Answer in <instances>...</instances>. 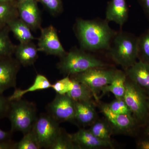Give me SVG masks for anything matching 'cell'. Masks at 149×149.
<instances>
[{"mask_svg": "<svg viewBox=\"0 0 149 149\" xmlns=\"http://www.w3.org/2000/svg\"><path fill=\"white\" fill-rule=\"evenodd\" d=\"M13 0H0V3L11 2Z\"/></svg>", "mask_w": 149, "mask_h": 149, "instance_id": "8d00e7d4", "label": "cell"}, {"mask_svg": "<svg viewBox=\"0 0 149 149\" xmlns=\"http://www.w3.org/2000/svg\"><path fill=\"white\" fill-rule=\"evenodd\" d=\"M71 78L72 86L67 95L74 102L93 101L92 99L94 97L90 89L85 84Z\"/></svg>", "mask_w": 149, "mask_h": 149, "instance_id": "44dd1931", "label": "cell"}, {"mask_svg": "<svg viewBox=\"0 0 149 149\" xmlns=\"http://www.w3.org/2000/svg\"><path fill=\"white\" fill-rule=\"evenodd\" d=\"M128 8L125 0H111L108 3L105 19L108 22H114L120 28L128 20Z\"/></svg>", "mask_w": 149, "mask_h": 149, "instance_id": "9a60e30c", "label": "cell"}, {"mask_svg": "<svg viewBox=\"0 0 149 149\" xmlns=\"http://www.w3.org/2000/svg\"><path fill=\"white\" fill-rule=\"evenodd\" d=\"M107 105L111 110L115 113L133 115L123 98H116Z\"/></svg>", "mask_w": 149, "mask_h": 149, "instance_id": "83f0119b", "label": "cell"}, {"mask_svg": "<svg viewBox=\"0 0 149 149\" xmlns=\"http://www.w3.org/2000/svg\"><path fill=\"white\" fill-rule=\"evenodd\" d=\"M53 14L58 13L62 9L61 0H39Z\"/></svg>", "mask_w": 149, "mask_h": 149, "instance_id": "f546056e", "label": "cell"}, {"mask_svg": "<svg viewBox=\"0 0 149 149\" xmlns=\"http://www.w3.org/2000/svg\"><path fill=\"white\" fill-rule=\"evenodd\" d=\"M145 126H146L144 131V135L149 136V121Z\"/></svg>", "mask_w": 149, "mask_h": 149, "instance_id": "d590c367", "label": "cell"}, {"mask_svg": "<svg viewBox=\"0 0 149 149\" xmlns=\"http://www.w3.org/2000/svg\"><path fill=\"white\" fill-rule=\"evenodd\" d=\"M148 100L149 106V93L148 94Z\"/></svg>", "mask_w": 149, "mask_h": 149, "instance_id": "74e56055", "label": "cell"}, {"mask_svg": "<svg viewBox=\"0 0 149 149\" xmlns=\"http://www.w3.org/2000/svg\"><path fill=\"white\" fill-rule=\"evenodd\" d=\"M17 10L10 2L0 3V28L7 24L10 20L16 17Z\"/></svg>", "mask_w": 149, "mask_h": 149, "instance_id": "4316f807", "label": "cell"}, {"mask_svg": "<svg viewBox=\"0 0 149 149\" xmlns=\"http://www.w3.org/2000/svg\"><path fill=\"white\" fill-rule=\"evenodd\" d=\"M47 110L48 114L59 123L75 120V102L67 94H56Z\"/></svg>", "mask_w": 149, "mask_h": 149, "instance_id": "ba28073f", "label": "cell"}, {"mask_svg": "<svg viewBox=\"0 0 149 149\" xmlns=\"http://www.w3.org/2000/svg\"><path fill=\"white\" fill-rule=\"evenodd\" d=\"M37 139L32 130L24 134L22 139L15 144L14 149H40Z\"/></svg>", "mask_w": 149, "mask_h": 149, "instance_id": "484cf974", "label": "cell"}, {"mask_svg": "<svg viewBox=\"0 0 149 149\" xmlns=\"http://www.w3.org/2000/svg\"><path fill=\"white\" fill-rule=\"evenodd\" d=\"M127 75L125 72L116 69L111 82L102 89L104 94L112 93L116 99L123 98L125 93V83Z\"/></svg>", "mask_w": 149, "mask_h": 149, "instance_id": "ac0fdd59", "label": "cell"}, {"mask_svg": "<svg viewBox=\"0 0 149 149\" xmlns=\"http://www.w3.org/2000/svg\"><path fill=\"white\" fill-rule=\"evenodd\" d=\"M123 99L139 126L149 121L148 94L127 77Z\"/></svg>", "mask_w": 149, "mask_h": 149, "instance_id": "5b68a950", "label": "cell"}, {"mask_svg": "<svg viewBox=\"0 0 149 149\" xmlns=\"http://www.w3.org/2000/svg\"><path fill=\"white\" fill-rule=\"evenodd\" d=\"M127 77L148 94L149 93V64L139 61L125 70Z\"/></svg>", "mask_w": 149, "mask_h": 149, "instance_id": "5bb4252c", "label": "cell"}, {"mask_svg": "<svg viewBox=\"0 0 149 149\" xmlns=\"http://www.w3.org/2000/svg\"><path fill=\"white\" fill-rule=\"evenodd\" d=\"M116 70L107 67L93 68L70 75V77L86 85L92 92L94 98L97 100L98 95L104 87L111 83Z\"/></svg>", "mask_w": 149, "mask_h": 149, "instance_id": "8992f818", "label": "cell"}, {"mask_svg": "<svg viewBox=\"0 0 149 149\" xmlns=\"http://www.w3.org/2000/svg\"><path fill=\"white\" fill-rule=\"evenodd\" d=\"M61 130L59 123L48 113L37 117L32 129L41 149H50Z\"/></svg>", "mask_w": 149, "mask_h": 149, "instance_id": "52a82bcc", "label": "cell"}, {"mask_svg": "<svg viewBox=\"0 0 149 149\" xmlns=\"http://www.w3.org/2000/svg\"><path fill=\"white\" fill-rule=\"evenodd\" d=\"M52 84L47 77L42 74H38L35 77L34 83L31 86L25 90H21L15 88L12 95L8 97L10 102L22 99L26 93L35 91L46 90L52 88Z\"/></svg>", "mask_w": 149, "mask_h": 149, "instance_id": "ffe728a7", "label": "cell"}, {"mask_svg": "<svg viewBox=\"0 0 149 149\" xmlns=\"http://www.w3.org/2000/svg\"><path fill=\"white\" fill-rule=\"evenodd\" d=\"M72 80L69 75L58 80L55 83L52 84V88L55 91L56 94L66 95L70 91L72 86Z\"/></svg>", "mask_w": 149, "mask_h": 149, "instance_id": "f1b7e54d", "label": "cell"}, {"mask_svg": "<svg viewBox=\"0 0 149 149\" xmlns=\"http://www.w3.org/2000/svg\"><path fill=\"white\" fill-rule=\"evenodd\" d=\"M13 133L11 131H6L0 129V141L11 140Z\"/></svg>", "mask_w": 149, "mask_h": 149, "instance_id": "836d02e7", "label": "cell"}, {"mask_svg": "<svg viewBox=\"0 0 149 149\" xmlns=\"http://www.w3.org/2000/svg\"><path fill=\"white\" fill-rule=\"evenodd\" d=\"M15 143L12 140L0 141V149H14Z\"/></svg>", "mask_w": 149, "mask_h": 149, "instance_id": "e575fe53", "label": "cell"}, {"mask_svg": "<svg viewBox=\"0 0 149 149\" xmlns=\"http://www.w3.org/2000/svg\"><path fill=\"white\" fill-rule=\"evenodd\" d=\"M38 50L61 58L66 54L53 26L42 29L38 43Z\"/></svg>", "mask_w": 149, "mask_h": 149, "instance_id": "30bf717a", "label": "cell"}, {"mask_svg": "<svg viewBox=\"0 0 149 149\" xmlns=\"http://www.w3.org/2000/svg\"><path fill=\"white\" fill-rule=\"evenodd\" d=\"M17 8L20 19L30 29L36 30L39 28L41 24V15L35 0L19 1Z\"/></svg>", "mask_w": 149, "mask_h": 149, "instance_id": "7c38bea8", "label": "cell"}, {"mask_svg": "<svg viewBox=\"0 0 149 149\" xmlns=\"http://www.w3.org/2000/svg\"><path fill=\"white\" fill-rule=\"evenodd\" d=\"M7 31V29H0V58L11 56L15 51Z\"/></svg>", "mask_w": 149, "mask_h": 149, "instance_id": "cb8c5ba5", "label": "cell"}, {"mask_svg": "<svg viewBox=\"0 0 149 149\" xmlns=\"http://www.w3.org/2000/svg\"><path fill=\"white\" fill-rule=\"evenodd\" d=\"M136 147L139 149H149V136H145L139 139L136 143Z\"/></svg>", "mask_w": 149, "mask_h": 149, "instance_id": "1f68e13d", "label": "cell"}, {"mask_svg": "<svg viewBox=\"0 0 149 149\" xmlns=\"http://www.w3.org/2000/svg\"><path fill=\"white\" fill-rule=\"evenodd\" d=\"M138 59L149 64V28L138 37Z\"/></svg>", "mask_w": 149, "mask_h": 149, "instance_id": "603a6c76", "label": "cell"}, {"mask_svg": "<svg viewBox=\"0 0 149 149\" xmlns=\"http://www.w3.org/2000/svg\"><path fill=\"white\" fill-rule=\"evenodd\" d=\"M57 66L62 73L72 75L93 68L106 67L107 65L83 49L73 48L61 58Z\"/></svg>", "mask_w": 149, "mask_h": 149, "instance_id": "277c9868", "label": "cell"}, {"mask_svg": "<svg viewBox=\"0 0 149 149\" xmlns=\"http://www.w3.org/2000/svg\"><path fill=\"white\" fill-rule=\"evenodd\" d=\"M72 142L79 149H97L113 148V144L97 138L89 130L80 129L76 133L70 134Z\"/></svg>", "mask_w": 149, "mask_h": 149, "instance_id": "4fadbf2b", "label": "cell"}, {"mask_svg": "<svg viewBox=\"0 0 149 149\" xmlns=\"http://www.w3.org/2000/svg\"><path fill=\"white\" fill-rule=\"evenodd\" d=\"M89 130L98 139L113 144L111 138L113 128L108 121L103 120L95 121Z\"/></svg>", "mask_w": 149, "mask_h": 149, "instance_id": "7402d4cb", "label": "cell"}, {"mask_svg": "<svg viewBox=\"0 0 149 149\" xmlns=\"http://www.w3.org/2000/svg\"><path fill=\"white\" fill-rule=\"evenodd\" d=\"M149 22V0H138Z\"/></svg>", "mask_w": 149, "mask_h": 149, "instance_id": "d6a6232c", "label": "cell"}, {"mask_svg": "<svg viewBox=\"0 0 149 149\" xmlns=\"http://www.w3.org/2000/svg\"><path fill=\"white\" fill-rule=\"evenodd\" d=\"M50 149H79L72 142L70 134L62 129Z\"/></svg>", "mask_w": 149, "mask_h": 149, "instance_id": "d4e9b609", "label": "cell"}, {"mask_svg": "<svg viewBox=\"0 0 149 149\" xmlns=\"http://www.w3.org/2000/svg\"><path fill=\"white\" fill-rule=\"evenodd\" d=\"M100 109L113 129L119 133H132L139 126L133 115L115 113L111 110L107 104H102Z\"/></svg>", "mask_w": 149, "mask_h": 149, "instance_id": "9c48e42d", "label": "cell"}, {"mask_svg": "<svg viewBox=\"0 0 149 149\" xmlns=\"http://www.w3.org/2000/svg\"><path fill=\"white\" fill-rule=\"evenodd\" d=\"M75 28L82 49L90 52L108 50L117 32L110 27L109 22L99 18L78 19Z\"/></svg>", "mask_w": 149, "mask_h": 149, "instance_id": "6da1fadb", "label": "cell"}, {"mask_svg": "<svg viewBox=\"0 0 149 149\" xmlns=\"http://www.w3.org/2000/svg\"><path fill=\"white\" fill-rule=\"evenodd\" d=\"M31 1V0H19V1Z\"/></svg>", "mask_w": 149, "mask_h": 149, "instance_id": "f35d334b", "label": "cell"}, {"mask_svg": "<svg viewBox=\"0 0 149 149\" xmlns=\"http://www.w3.org/2000/svg\"><path fill=\"white\" fill-rule=\"evenodd\" d=\"M10 104L8 97L4 96L3 94H0V119L7 117Z\"/></svg>", "mask_w": 149, "mask_h": 149, "instance_id": "4dcf8cb0", "label": "cell"}, {"mask_svg": "<svg viewBox=\"0 0 149 149\" xmlns=\"http://www.w3.org/2000/svg\"><path fill=\"white\" fill-rule=\"evenodd\" d=\"M35 104L22 99L10 102L7 117L10 121L12 132H22L23 134L31 131L37 120Z\"/></svg>", "mask_w": 149, "mask_h": 149, "instance_id": "3957f363", "label": "cell"}, {"mask_svg": "<svg viewBox=\"0 0 149 149\" xmlns=\"http://www.w3.org/2000/svg\"><path fill=\"white\" fill-rule=\"evenodd\" d=\"M38 48L32 42L20 43L15 47L14 53L16 59L24 66L34 64L38 58Z\"/></svg>", "mask_w": 149, "mask_h": 149, "instance_id": "e0dca14e", "label": "cell"}, {"mask_svg": "<svg viewBox=\"0 0 149 149\" xmlns=\"http://www.w3.org/2000/svg\"><path fill=\"white\" fill-rule=\"evenodd\" d=\"M111 59L125 70L138 59V37L128 32H117L108 50Z\"/></svg>", "mask_w": 149, "mask_h": 149, "instance_id": "7a4b0ae2", "label": "cell"}, {"mask_svg": "<svg viewBox=\"0 0 149 149\" xmlns=\"http://www.w3.org/2000/svg\"><path fill=\"white\" fill-rule=\"evenodd\" d=\"M20 65L11 56L0 58V94L11 88H16L17 75Z\"/></svg>", "mask_w": 149, "mask_h": 149, "instance_id": "8fae6325", "label": "cell"}, {"mask_svg": "<svg viewBox=\"0 0 149 149\" xmlns=\"http://www.w3.org/2000/svg\"><path fill=\"white\" fill-rule=\"evenodd\" d=\"M7 25L20 43L32 42L35 39L30 28L20 19L17 17L12 19Z\"/></svg>", "mask_w": 149, "mask_h": 149, "instance_id": "d6986e66", "label": "cell"}, {"mask_svg": "<svg viewBox=\"0 0 149 149\" xmlns=\"http://www.w3.org/2000/svg\"><path fill=\"white\" fill-rule=\"evenodd\" d=\"M75 102L74 120L86 126L93 124L97 117V112L92 101Z\"/></svg>", "mask_w": 149, "mask_h": 149, "instance_id": "2e32d148", "label": "cell"}]
</instances>
